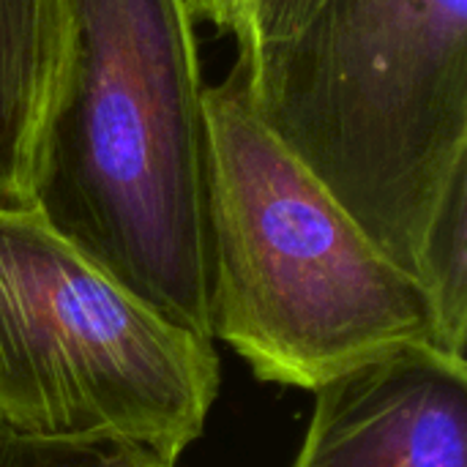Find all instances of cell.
<instances>
[{
    "mask_svg": "<svg viewBox=\"0 0 467 467\" xmlns=\"http://www.w3.org/2000/svg\"><path fill=\"white\" fill-rule=\"evenodd\" d=\"M323 0H246L244 30L235 41L238 57H252L260 47L298 30Z\"/></svg>",
    "mask_w": 467,
    "mask_h": 467,
    "instance_id": "cell-8",
    "label": "cell"
},
{
    "mask_svg": "<svg viewBox=\"0 0 467 467\" xmlns=\"http://www.w3.org/2000/svg\"><path fill=\"white\" fill-rule=\"evenodd\" d=\"M194 22H208L222 36H233L238 41L246 16V0H186Z\"/></svg>",
    "mask_w": 467,
    "mask_h": 467,
    "instance_id": "cell-9",
    "label": "cell"
},
{
    "mask_svg": "<svg viewBox=\"0 0 467 467\" xmlns=\"http://www.w3.org/2000/svg\"><path fill=\"white\" fill-rule=\"evenodd\" d=\"M63 49V0H0V202L27 205L30 159Z\"/></svg>",
    "mask_w": 467,
    "mask_h": 467,
    "instance_id": "cell-6",
    "label": "cell"
},
{
    "mask_svg": "<svg viewBox=\"0 0 467 467\" xmlns=\"http://www.w3.org/2000/svg\"><path fill=\"white\" fill-rule=\"evenodd\" d=\"M159 462L164 460L137 449L36 443L0 430V467H156Z\"/></svg>",
    "mask_w": 467,
    "mask_h": 467,
    "instance_id": "cell-7",
    "label": "cell"
},
{
    "mask_svg": "<svg viewBox=\"0 0 467 467\" xmlns=\"http://www.w3.org/2000/svg\"><path fill=\"white\" fill-rule=\"evenodd\" d=\"M27 205L164 320L213 342L205 82L186 0H63Z\"/></svg>",
    "mask_w": 467,
    "mask_h": 467,
    "instance_id": "cell-1",
    "label": "cell"
},
{
    "mask_svg": "<svg viewBox=\"0 0 467 467\" xmlns=\"http://www.w3.org/2000/svg\"><path fill=\"white\" fill-rule=\"evenodd\" d=\"M235 60L274 140L419 282L467 186V0H323Z\"/></svg>",
    "mask_w": 467,
    "mask_h": 467,
    "instance_id": "cell-3",
    "label": "cell"
},
{
    "mask_svg": "<svg viewBox=\"0 0 467 467\" xmlns=\"http://www.w3.org/2000/svg\"><path fill=\"white\" fill-rule=\"evenodd\" d=\"M211 140V334L263 383L317 391L402 356L449 353L424 287L274 140L246 68L205 88Z\"/></svg>",
    "mask_w": 467,
    "mask_h": 467,
    "instance_id": "cell-2",
    "label": "cell"
},
{
    "mask_svg": "<svg viewBox=\"0 0 467 467\" xmlns=\"http://www.w3.org/2000/svg\"><path fill=\"white\" fill-rule=\"evenodd\" d=\"M156 467H178V462H159Z\"/></svg>",
    "mask_w": 467,
    "mask_h": 467,
    "instance_id": "cell-10",
    "label": "cell"
},
{
    "mask_svg": "<svg viewBox=\"0 0 467 467\" xmlns=\"http://www.w3.org/2000/svg\"><path fill=\"white\" fill-rule=\"evenodd\" d=\"M290 467H467V364L402 353L326 383Z\"/></svg>",
    "mask_w": 467,
    "mask_h": 467,
    "instance_id": "cell-5",
    "label": "cell"
},
{
    "mask_svg": "<svg viewBox=\"0 0 467 467\" xmlns=\"http://www.w3.org/2000/svg\"><path fill=\"white\" fill-rule=\"evenodd\" d=\"M213 342L134 298L30 205L0 202V430L164 462L205 432Z\"/></svg>",
    "mask_w": 467,
    "mask_h": 467,
    "instance_id": "cell-4",
    "label": "cell"
}]
</instances>
